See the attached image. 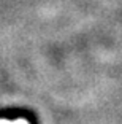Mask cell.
Returning <instances> with one entry per match:
<instances>
[{
	"label": "cell",
	"instance_id": "6da1fadb",
	"mask_svg": "<svg viewBox=\"0 0 122 124\" xmlns=\"http://www.w3.org/2000/svg\"><path fill=\"white\" fill-rule=\"evenodd\" d=\"M19 124H25V123H24V121H19Z\"/></svg>",
	"mask_w": 122,
	"mask_h": 124
}]
</instances>
